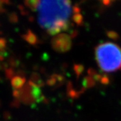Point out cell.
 I'll return each instance as SVG.
<instances>
[{
	"mask_svg": "<svg viewBox=\"0 0 121 121\" xmlns=\"http://www.w3.org/2000/svg\"><path fill=\"white\" fill-rule=\"evenodd\" d=\"M4 116L5 118H9V116H10V114H9L8 112H5Z\"/></svg>",
	"mask_w": 121,
	"mask_h": 121,
	"instance_id": "d4e9b609",
	"label": "cell"
},
{
	"mask_svg": "<svg viewBox=\"0 0 121 121\" xmlns=\"http://www.w3.org/2000/svg\"><path fill=\"white\" fill-rule=\"evenodd\" d=\"M10 3L9 0H0V13H3L5 12L4 5H8Z\"/></svg>",
	"mask_w": 121,
	"mask_h": 121,
	"instance_id": "ffe728a7",
	"label": "cell"
},
{
	"mask_svg": "<svg viewBox=\"0 0 121 121\" xmlns=\"http://www.w3.org/2000/svg\"><path fill=\"white\" fill-rule=\"evenodd\" d=\"M95 60L99 68L106 73L121 68V48L113 43H104L95 48Z\"/></svg>",
	"mask_w": 121,
	"mask_h": 121,
	"instance_id": "7a4b0ae2",
	"label": "cell"
},
{
	"mask_svg": "<svg viewBox=\"0 0 121 121\" xmlns=\"http://www.w3.org/2000/svg\"><path fill=\"white\" fill-rule=\"evenodd\" d=\"M99 82L101 83L102 84H103V85L106 86V85H108L110 83V78L108 77L107 75L104 74V75H102V78H101Z\"/></svg>",
	"mask_w": 121,
	"mask_h": 121,
	"instance_id": "ac0fdd59",
	"label": "cell"
},
{
	"mask_svg": "<svg viewBox=\"0 0 121 121\" xmlns=\"http://www.w3.org/2000/svg\"><path fill=\"white\" fill-rule=\"evenodd\" d=\"M30 81L32 83H34L36 86H38L40 88L42 87H44L45 85V83L44 82L43 80L42 79L40 74L37 72H33L31 73Z\"/></svg>",
	"mask_w": 121,
	"mask_h": 121,
	"instance_id": "30bf717a",
	"label": "cell"
},
{
	"mask_svg": "<svg viewBox=\"0 0 121 121\" xmlns=\"http://www.w3.org/2000/svg\"><path fill=\"white\" fill-rule=\"evenodd\" d=\"M84 90L82 88V90L79 91H77L75 90L73 86V84L71 83V82H69L67 86V95L69 97H70L72 99H76L79 97V95L82 94L84 92Z\"/></svg>",
	"mask_w": 121,
	"mask_h": 121,
	"instance_id": "ba28073f",
	"label": "cell"
},
{
	"mask_svg": "<svg viewBox=\"0 0 121 121\" xmlns=\"http://www.w3.org/2000/svg\"><path fill=\"white\" fill-rule=\"evenodd\" d=\"M104 2V4H108V3H110V1H114V0H101Z\"/></svg>",
	"mask_w": 121,
	"mask_h": 121,
	"instance_id": "cb8c5ba5",
	"label": "cell"
},
{
	"mask_svg": "<svg viewBox=\"0 0 121 121\" xmlns=\"http://www.w3.org/2000/svg\"><path fill=\"white\" fill-rule=\"evenodd\" d=\"M20 99H17V98H15V99H13V102L12 103V107H14V108H18V107H20Z\"/></svg>",
	"mask_w": 121,
	"mask_h": 121,
	"instance_id": "7402d4cb",
	"label": "cell"
},
{
	"mask_svg": "<svg viewBox=\"0 0 121 121\" xmlns=\"http://www.w3.org/2000/svg\"><path fill=\"white\" fill-rule=\"evenodd\" d=\"M40 0H24V4L32 12L36 11L39 7Z\"/></svg>",
	"mask_w": 121,
	"mask_h": 121,
	"instance_id": "7c38bea8",
	"label": "cell"
},
{
	"mask_svg": "<svg viewBox=\"0 0 121 121\" xmlns=\"http://www.w3.org/2000/svg\"><path fill=\"white\" fill-rule=\"evenodd\" d=\"M11 84L14 90H20L23 86L26 84V78L16 75L11 79Z\"/></svg>",
	"mask_w": 121,
	"mask_h": 121,
	"instance_id": "9c48e42d",
	"label": "cell"
},
{
	"mask_svg": "<svg viewBox=\"0 0 121 121\" xmlns=\"http://www.w3.org/2000/svg\"><path fill=\"white\" fill-rule=\"evenodd\" d=\"M16 74V71L13 70V68H11V67H8V68H5V77L7 79H12V78L16 76L15 75Z\"/></svg>",
	"mask_w": 121,
	"mask_h": 121,
	"instance_id": "5bb4252c",
	"label": "cell"
},
{
	"mask_svg": "<svg viewBox=\"0 0 121 121\" xmlns=\"http://www.w3.org/2000/svg\"><path fill=\"white\" fill-rule=\"evenodd\" d=\"M22 37L26 42L31 45H36L39 43L38 37L31 30H28L24 35H22Z\"/></svg>",
	"mask_w": 121,
	"mask_h": 121,
	"instance_id": "52a82bcc",
	"label": "cell"
},
{
	"mask_svg": "<svg viewBox=\"0 0 121 121\" xmlns=\"http://www.w3.org/2000/svg\"><path fill=\"white\" fill-rule=\"evenodd\" d=\"M39 22L43 28L59 33L69 28L68 18L72 12L70 0H41L39 7Z\"/></svg>",
	"mask_w": 121,
	"mask_h": 121,
	"instance_id": "6da1fadb",
	"label": "cell"
},
{
	"mask_svg": "<svg viewBox=\"0 0 121 121\" xmlns=\"http://www.w3.org/2000/svg\"><path fill=\"white\" fill-rule=\"evenodd\" d=\"M65 81V78L60 74H52L49 78H48L46 83L48 86L59 87Z\"/></svg>",
	"mask_w": 121,
	"mask_h": 121,
	"instance_id": "8992f818",
	"label": "cell"
},
{
	"mask_svg": "<svg viewBox=\"0 0 121 121\" xmlns=\"http://www.w3.org/2000/svg\"><path fill=\"white\" fill-rule=\"evenodd\" d=\"M8 19L9 22H11L12 24H16L18 22V16H17V13L15 12L9 13Z\"/></svg>",
	"mask_w": 121,
	"mask_h": 121,
	"instance_id": "2e32d148",
	"label": "cell"
},
{
	"mask_svg": "<svg viewBox=\"0 0 121 121\" xmlns=\"http://www.w3.org/2000/svg\"><path fill=\"white\" fill-rule=\"evenodd\" d=\"M73 21L77 24H81L82 23L83 21V19L82 17V16L80 15V14H78V13H76V14H75L73 16Z\"/></svg>",
	"mask_w": 121,
	"mask_h": 121,
	"instance_id": "d6986e66",
	"label": "cell"
},
{
	"mask_svg": "<svg viewBox=\"0 0 121 121\" xmlns=\"http://www.w3.org/2000/svg\"></svg>",
	"mask_w": 121,
	"mask_h": 121,
	"instance_id": "484cf974",
	"label": "cell"
},
{
	"mask_svg": "<svg viewBox=\"0 0 121 121\" xmlns=\"http://www.w3.org/2000/svg\"><path fill=\"white\" fill-rule=\"evenodd\" d=\"M28 84L30 87V90H31V94L33 96L35 99L36 103H41V102H44L46 103V98L43 95L42 91L40 88L36 86L34 83H32L30 80L28 81Z\"/></svg>",
	"mask_w": 121,
	"mask_h": 121,
	"instance_id": "5b68a950",
	"label": "cell"
},
{
	"mask_svg": "<svg viewBox=\"0 0 121 121\" xmlns=\"http://www.w3.org/2000/svg\"><path fill=\"white\" fill-rule=\"evenodd\" d=\"M20 95L19 97V99L21 102L26 105H35L36 102L31 94L30 87L28 83H26L24 86L22 87L20 90Z\"/></svg>",
	"mask_w": 121,
	"mask_h": 121,
	"instance_id": "277c9868",
	"label": "cell"
},
{
	"mask_svg": "<svg viewBox=\"0 0 121 121\" xmlns=\"http://www.w3.org/2000/svg\"><path fill=\"white\" fill-rule=\"evenodd\" d=\"M73 70L77 78H79L84 71V66L81 64H75L73 65Z\"/></svg>",
	"mask_w": 121,
	"mask_h": 121,
	"instance_id": "4fadbf2b",
	"label": "cell"
},
{
	"mask_svg": "<svg viewBox=\"0 0 121 121\" xmlns=\"http://www.w3.org/2000/svg\"><path fill=\"white\" fill-rule=\"evenodd\" d=\"M51 47L56 52L64 53L69 51L72 47L71 36L62 33L55 36L51 40Z\"/></svg>",
	"mask_w": 121,
	"mask_h": 121,
	"instance_id": "3957f363",
	"label": "cell"
},
{
	"mask_svg": "<svg viewBox=\"0 0 121 121\" xmlns=\"http://www.w3.org/2000/svg\"><path fill=\"white\" fill-rule=\"evenodd\" d=\"M20 95V90H14L13 91V95L15 98L19 99V97Z\"/></svg>",
	"mask_w": 121,
	"mask_h": 121,
	"instance_id": "603a6c76",
	"label": "cell"
},
{
	"mask_svg": "<svg viewBox=\"0 0 121 121\" xmlns=\"http://www.w3.org/2000/svg\"><path fill=\"white\" fill-rule=\"evenodd\" d=\"M7 45V41L4 38H0V51H3Z\"/></svg>",
	"mask_w": 121,
	"mask_h": 121,
	"instance_id": "44dd1931",
	"label": "cell"
},
{
	"mask_svg": "<svg viewBox=\"0 0 121 121\" xmlns=\"http://www.w3.org/2000/svg\"><path fill=\"white\" fill-rule=\"evenodd\" d=\"M106 35L109 39H110L111 40H117L119 38L118 35L116 32H114V31H108L107 32Z\"/></svg>",
	"mask_w": 121,
	"mask_h": 121,
	"instance_id": "e0dca14e",
	"label": "cell"
},
{
	"mask_svg": "<svg viewBox=\"0 0 121 121\" xmlns=\"http://www.w3.org/2000/svg\"><path fill=\"white\" fill-rule=\"evenodd\" d=\"M95 85V81L94 78L90 75L85 76L82 80V89L86 90L87 89H90Z\"/></svg>",
	"mask_w": 121,
	"mask_h": 121,
	"instance_id": "8fae6325",
	"label": "cell"
},
{
	"mask_svg": "<svg viewBox=\"0 0 121 121\" xmlns=\"http://www.w3.org/2000/svg\"><path fill=\"white\" fill-rule=\"evenodd\" d=\"M9 65H10L11 68L17 67L19 65V60L15 56H12L9 59Z\"/></svg>",
	"mask_w": 121,
	"mask_h": 121,
	"instance_id": "9a60e30c",
	"label": "cell"
}]
</instances>
